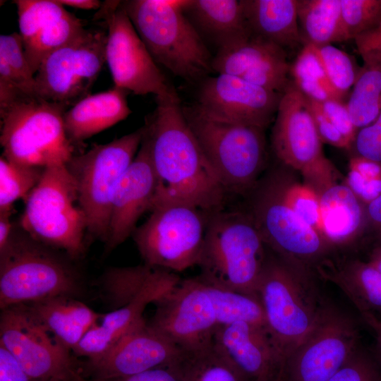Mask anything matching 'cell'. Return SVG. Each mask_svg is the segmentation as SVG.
Here are the masks:
<instances>
[{"label":"cell","instance_id":"cell-1","mask_svg":"<svg viewBox=\"0 0 381 381\" xmlns=\"http://www.w3.org/2000/svg\"><path fill=\"white\" fill-rule=\"evenodd\" d=\"M156 102L143 127L157 178L150 212L177 203L207 212L224 210L227 192L190 130L180 100L156 98Z\"/></svg>","mask_w":381,"mask_h":381},{"label":"cell","instance_id":"cell-2","mask_svg":"<svg viewBox=\"0 0 381 381\" xmlns=\"http://www.w3.org/2000/svg\"><path fill=\"white\" fill-rule=\"evenodd\" d=\"M34 239L18 224L0 250V308L66 296L81 298L85 285L73 260Z\"/></svg>","mask_w":381,"mask_h":381},{"label":"cell","instance_id":"cell-3","mask_svg":"<svg viewBox=\"0 0 381 381\" xmlns=\"http://www.w3.org/2000/svg\"><path fill=\"white\" fill-rule=\"evenodd\" d=\"M267 256L263 238L245 210L209 214L198 263L204 282L258 295Z\"/></svg>","mask_w":381,"mask_h":381},{"label":"cell","instance_id":"cell-4","mask_svg":"<svg viewBox=\"0 0 381 381\" xmlns=\"http://www.w3.org/2000/svg\"><path fill=\"white\" fill-rule=\"evenodd\" d=\"M183 1L128 0L121 5L156 63L195 83L213 71V56L184 14Z\"/></svg>","mask_w":381,"mask_h":381},{"label":"cell","instance_id":"cell-5","mask_svg":"<svg viewBox=\"0 0 381 381\" xmlns=\"http://www.w3.org/2000/svg\"><path fill=\"white\" fill-rule=\"evenodd\" d=\"M67 108L39 96L17 95L0 100L2 155L28 166L66 164L75 148L64 125Z\"/></svg>","mask_w":381,"mask_h":381},{"label":"cell","instance_id":"cell-6","mask_svg":"<svg viewBox=\"0 0 381 381\" xmlns=\"http://www.w3.org/2000/svg\"><path fill=\"white\" fill-rule=\"evenodd\" d=\"M257 294L266 329L284 362L313 327L325 301L313 277L299 272L268 248Z\"/></svg>","mask_w":381,"mask_h":381},{"label":"cell","instance_id":"cell-7","mask_svg":"<svg viewBox=\"0 0 381 381\" xmlns=\"http://www.w3.org/2000/svg\"><path fill=\"white\" fill-rule=\"evenodd\" d=\"M246 209L267 248L307 276L326 260L333 247L284 202L270 169L245 195Z\"/></svg>","mask_w":381,"mask_h":381},{"label":"cell","instance_id":"cell-8","mask_svg":"<svg viewBox=\"0 0 381 381\" xmlns=\"http://www.w3.org/2000/svg\"><path fill=\"white\" fill-rule=\"evenodd\" d=\"M184 116L205 158L227 193L246 195L265 172V128L216 121L195 107L182 106Z\"/></svg>","mask_w":381,"mask_h":381},{"label":"cell","instance_id":"cell-9","mask_svg":"<svg viewBox=\"0 0 381 381\" xmlns=\"http://www.w3.org/2000/svg\"><path fill=\"white\" fill-rule=\"evenodd\" d=\"M76 202V182L66 165L46 167L25 199L19 225L34 239L75 261L85 253L87 231L86 217Z\"/></svg>","mask_w":381,"mask_h":381},{"label":"cell","instance_id":"cell-10","mask_svg":"<svg viewBox=\"0 0 381 381\" xmlns=\"http://www.w3.org/2000/svg\"><path fill=\"white\" fill-rule=\"evenodd\" d=\"M143 138L142 127L109 143L95 145L85 153L73 155L66 164L76 182L87 231L105 243L115 190L138 153Z\"/></svg>","mask_w":381,"mask_h":381},{"label":"cell","instance_id":"cell-11","mask_svg":"<svg viewBox=\"0 0 381 381\" xmlns=\"http://www.w3.org/2000/svg\"><path fill=\"white\" fill-rule=\"evenodd\" d=\"M151 212L132 234L145 264L172 272L198 265L210 212L180 203Z\"/></svg>","mask_w":381,"mask_h":381},{"label":"cell","instance_id":"cell-12","mask_svg":"<svg viewBox=\"0 0 381 381\" xmlns=\"http://www.w3.org/2000/svg\"><path fill=\"white\" fill-rule=\"evenodd\" d=\"M271 145L277 160L298 171L318 194L335 183V170L323 153L309 99L291 80L278 105Z\"/></svg>","mask_w":381,"mask_h":381},{"label":"cell","instance_id":"cell-13","mask_svg":"<svg viewBox=\"0 0 381 381\" xmlns=\"http://www.w3.org/2000/svg\"><path fill=\"white\" fill-rule=\"evenodd\" d=\"M95 17L107 28L106 61L114 86L138 95L180 100L138 35L121 1H105Z\"/></svg>","mask_w":381,"mask_h":381},{"label":"cell","instance_id":"cell-14","mask_svg":"<svg viewBox=\"0 0 381 381\" xmlns=\"http://www.w3.org/2000/svg\"><path fill=\"white\" fill-rule=\"evenodd\" d=\"M356 320L325 302L313 327L284 362L282 381H327L361 347Z\"/></svg>","mask_w":381,"mask_h":381},{"label":"cell","instance_id":"cell-15","mask_svg":"<svg viewBox=\"0 0 381 381\" xmlns=\"http://www.w3.org/2000/svg\"><path fill=\"white\" fill-rule=\"evenodd\" d=\"M107 40L105 30L85 29L47 55L35 75L37 95L67 107L90 95L106 62Z\"/></svg>","mask_w":381,"mask_h":381},{"label":"cell","instance_id":"cell-16","mask_svg":"<svg viewBox=\"0 0 381 381\" xmlns=\"http://www.w3.org/2000/svg\"><path fill=\"white\" fill-rule=\"evenodd\" d=\"M0 344L35 380L46 381L79 371V363L72 352L42 325L25 303L1 310Z\"/></svg>","mask_w":381,"mask_h":381},{"label":"cell","instance_id":"cell-17","mask_svg":"<svg viewBox=\"0 0 381 381\" xmlns=\"http://www.w3.org/2000/svg\"><path fill=\"white\" fill-rule=\"evenodd\" d=\"M154 304L149 324L183 351L195 353L214 345L217 324L199 277L181 279Z\"/></svg>","mask_w":381,"mask_h":381},{"label":"cell","instance_id":"cell-18","mask_svg":"<svg viewBox=\"0 0 381 381\" xmlns=\"http://www.w3.org/2000/svg\"><path fill=\"white\" fill-rule=\"evenodd\" d=\"M282 96L240 78L217 74L201 82L194 105L213 120L266 128Z\"/></svg>","mask_w":381,"mask_h":381},{"label":"cell","instance_id":"cell-19","mask_svg":"<svg viewBox=\"0 0 381 381\" xmlns=\"http://www.w3.org/2000/svg\"><path fill=\"white\" fill-rule=\"evenodd\" d=\"M184 353L143 318L104 355L79 363V370L88 379L127 377L173 364Z\"/></svg>","mask_w":381,"mask_h":381},{"label":"cell","instance_id":"cell-20","mask_svg":"<svg viewBox=\"0 0 381 381\" xmlns=\"http://www.w3.org/2000/svg\"><path fill=\"white\" fill-rule=\"evenodd\" d=\"M19 35L25 55L35 75L44 59L80 35L83 20L57 0H15Z\"/></svg>","mask_w":381,"mask_h":381},{"label":"cell","instance_id":"cell-21","mask_svg":"<svg viewBox=\"0 0 381 381\" xmlns=\"http://www.w3.org/2000/svg\"><path fill=\"white\" fill-rule=\"evenodd\" d=\"M157 188V178L147 145L143 139L114 194L106 252H111L132 236L139 218L151 210Z\"/></svg>","mask_w":381,"mask_h":381},{"label":"cell","instance_id":"cell-22","mask_svg":"<svg viewBox=\"0 0 381 381\" xmlns=\"http://www.w3.org/2000/svg\"><path fill=\"white\" fill-rule=\"evenodd\" d=\"M214 344L248 381L281 377L284 360L265 327L247 322L219 325Z\"/></svg>","mask_w":381,"mask_h":381},{"label":"cell","instance_id":"cell-23","mask_svg":"<svg viewBox=\"0 0 381 381\" xmlns=\"http://www.w3.org/2000/svg\"><path fill=\"white\" fill-rule=\"evenodd\" d=\"M128 93L114 86L107 91L88 95L66 110L64 125L73 146L126 119L131 113L127 101Z\"/></svg>","mask_w":381,"mask_h":381},{"label":"cell","instance_id":"cell-24","mask_svg":"<svg viewBox=\"0 0 381 381\" xmlns=\"http://www.w3.org/2000/svg\"><path fill=\"white\" fill-rule=\"evenodd\" d=\"M182 8L201 37L218 50L251 37L241 0H183Z\"/></svg>","mask_w":381,"mask_h":381},{"label":"cell","instance_id":"cell-25","mask_svg":"<svg viewBox=\"0 0 381 381\" xmlns=\"http://www.w3.org/2000/svg\"><path fill=\"white\" fill-rule=\"evenodd\" d=\"M25 304L42 325L71 352L102 316L81 299L72 296H54Z\"/></svg>","mask_w":381,"mask_h":381},{"label":"cell","instance_id":"cell-26","mask_svg":"<svg viewBox=\"0 0 381 381\" xmlns=\"http://www.w3.org/2000/svg\"><path fill=\"white\" fill-rule=\"evenodd\" d=\"M181 279L172 272L144 264L109 268L100 283L104 299L115 310L145 294L169 291Z\"/></svg>","mask_w":381,"mask_h":381},{"label":"cell","instance_id":"cell-27","mask_svg":"<svg viewBox=\"0 0 381 381\" xmlns=\"http://www.w3.org/2000/svg\"><path fill=\"white\" fill-rule=\"evenodd\" d=\"M251 35L285 50L303 43L297 15V0H241Z\"/></svg>","mask_w":381,"mask_h":381},{"label":"cell","instance_id":"cell-28","mask_svg":"<svg viewBox=\"0 0 381 381\" xmlns=\"http://www.w3.org/2000/svg\"><path fill=\"white\" fill-rule=\"evenodd\" d=\"M317 274L339 287L361 314L381 313V273L368 262L329 259Z\"/></svg>","mask_w":381,"mask_h":381},{"label":"cell","instance_id":"cell-29","mask_svg":"<svg viewBox=\"0 0 381 381\" xmlns=\"http://www.w3.org/2000/svg\"><path fill=\"white\" fill-rule=\"evenodd\" d=\"M319 195L325 240L334 248L355 239L368 222L363 202L346 184L335 183Z\"/></svg>","mask_w":381,"mask_h":381},{"label":"cell","instance_id":"cell-30","mask_svg":"<svg viewBox=\"0 0 381 381\" xmlns=\"http://www.w3.org/2000/svg\"><path fill=\"white\" fill-rule=\"evenodd\" d=\"M167 292L150 293L123 307L102 314L98 322L86 333L72 353L87 361L100 358L143 318V312L148 304L154 303Z\"/></svg>","mask_w":381,"mask_h":381},{"label":"cell","instance_id":"cell-31","mask_svg":"<svg viewBox=\"0 0 381 381\" xmlns=\"http://www.w3.org/2000/svg\"><path fill=\"white\" fill-rule=\"evenodd\" d=\"M363 66L346 105L358 130L371 124L381 113V52L360 54Z\"/></svg>","mask_w":381,"mask_h":381},{"label":"cell","instance_id":"cell-32","mask_svg":"<svg viewBox=\"0 0 381 381\" xmlns=\"http://www.w3.org/2000/svg\"><path fill=\"white\" fill-rule=\"evenodd\" d=\"M297 15L303 44L343 42L341 0H297Z\"/></svg>","mask_w":381,"mask_h":381},{"label":"cell","instance_id":"cell-33","mask_svg":"<svg viewBox=\"0 0 381 381\" xmlns=\"http://www.w3.org/2000/svg\"><path fill=\"white\" fill-rule=\"evenodd\" d=\"M38 96L19 32L0 36V97Z\"/></svg>","mask_w":381,"mask_h":381},{"label":"cell","instance_id":"cell-34","mask_svg":"<svg viewBox=\"0 0 381 381\" xmlns=\"http://www.w3.org/2000/svg\"><path fill=\"white\" fill-rule=\"evenodd\" d=\"M202 282L212 303L217 326L247 322L266 328L262 306L258 295Z\"/></svg>","mask_w":381,"mask_h":381},{"label":"cell","instance_id":"cell-35","mask_svg":"<svg viewBox=\"0 0 381 381\" xmlns=\"http://www.w3.org/2000/svg\"><path fill=\"white\" fill-rule=\"evenodd\" d=\"M284 52L278 45L251 35L245 41L217 50L213 56L212 69L217 74L241 78L268 58Z\"/></svg>","mask_w":381,"mask_h":381},{"label":"cell","instance_id":"cell-36","mask_svg":"<svg viewBox=\"0 0 381 381\" xmlns=\"http://www.w3.org/2000/svg\"><path fill=\"white\" fill-rule=\"evenodd\" d=\"M290 76L298 90L309 99L318 102L332 99L342 100L331 85L322 63L312 44H303L291 65Z\"/></svg>","mask_w":381,"mask_h":381},{"label":"cell","instance_id":"cell-37","mask_svg":"<svg viewBox=\"0 0 381 381\" xmlns=\"http://www.w3.org/2000/svg\"><path fill=\"white\" fill-rule=\"evenodd\" d=\"M183 381H248L215 347L184 353L177 361Z\"/></svg>","mask_w":381,"mask_h":381},{"label":"cell","instance_id":"cell-38","mask_svg":"<svg viewBox=\"0 0 381 381\" xmlns=\"http://www.w3.org/2000/svg\"><path fill=\"white\" fill-rule=\"evenodd\" d=\"M44 167L28 166L0 157V212H12L13 203L26 199L40 182Z\"/></svg>","mask_w":381,"mask_h":381},{"label":"cell","instance_id":"cell-39","mask_svg":"<svg viewBox=\"0 0 381 381\" xmlns=\"http://www.w3.org/2000/svg\"><path fill=\"white\" fill-rule=\"evenodd\" d=\"M343 42L373 30L381 23V0H341Z\"/></svg>","mask_w":381,"mask_h":381},{"label":"cell","instance_id":"cell-40","mask_svg":"<svg viewBox=\"0 0 381 381\" xmlns=\"http://www.w3.org/2000/svg\"><path fill=\"white\" fill-rule=\"evenodd\" d=\"M322 63L329 83L344 100L353 87L360 68L346 52L332 44L314 46Z\"/></svg>","mask_w":381,"mask_h":381},{"label":"cell","instance_id":"cell-41","mask_svg":"<svg viewBox=\"0 0 381 381\" xmlns=\"http://www.w3.org/2000/svg\"><path fill=\"white\" fill-rule=\"evenodd\" d=\"M345 184L368 204L381 193V164L358 155L351 157Z\"/></svg>","mask_w":381,"mask_h":381},{"label":"cell","instance_id":"cell-42","mask_svg":"<svg viewBox=\"0 0 381 381\" xmlns=\"http://www.w3.org/2000/svg\"><path fill=\"white\" fill-rule=\"evenodd\" d=\"M327 381H381V370L373 354L361 347Z\"/></svg>","mask_w":381,"mask_h":381},{"label":"cell","instance_id":"cell-43","mask_svg":"<svg viewBox=\"0 0 381 381\" xmlns=\"http://www.w3.org/2000/svg\"><path fill=\"white\" fill-rule=\"evenodd\" d=\"M353 145L356 155L381 164V113L371 124L358 130Z\"/></svg>","mask_w":381,"mask_h":381},{"label":"cell","instance_id":"cell-44","mask_svg":"<svg viewBox=\"0 0 381 381\" xmlns=\"http://www.w3.org/2000/svg\"><path fill=\"white\" fill-rule=\"evenodd\" d=\"M319 103L332 123L353 146L358 130L352 121L346 102L332 99Z\"/></svg>","mask_w":381,"mask_h":381},{"label":"cell","instance_id":"cell-45","mask_svg":"<svg viewBox=\"0 0 381 381\" xmlns=\"http://www.w3.org/2000/svg\"><path fill=\"white\" fill-rule=\"evenodd\" d=\"M309 102L314 123L322 143L339 148L350 149L352 145L332 123L322 111L320 103L311 99H309Z\"/></svg>","mask_w":381,"mask_h":381},{"label":"cell","instance_id":"cell-46","mask_svg":"<svg viewBox=\"0 0 381 381\" xmlns=\"http://www.w3.org/2000/svg\"><path fill=\"white\" fill-rule=\"evenodd\" d=\"M86 379V378H85ZM87 381H183L177 361L133 375L110 379H86Z\"/></svg>","mask_w":381,"mask_h":381},{"label":"cell","instance_id":"cell-47","mask_svg":"<svg viewBox=\"0 0 381 381\" xmlns=\"http://www.w3.org/2000/svg\"><path fill=\"white\" fill-rule=\"evenodd\" d=\"M0 381L44 380L30 377L11 352L0 344Z\"/></svg>","mask_w":381,"mask_h":381},{"label":"cell","instance_id":"cell-48","mask_svg":"<svg viewBox=\"0 0 381 381\" xmlns=\"http://www.w3.org/2000/svg\"><path fill=\"white\" fill-rule=\"evenodd\" d=\"M354 40L359 54L373 50L381 52V23Z\"/></svg>","mask_w":381,"mask_h":381},{"label":"cell","instance_id":"cell-49","mask_svg":"<svg viewBox=\"0 0 381 381\" xmlns=\"http://www.w3.org/2000/svg\"><path fill=\"white\" fill-rule=\"evenodd\" d=\"M361 315L364 322L373 332L375 344L373 356L381 370V320L369 313H362Z\"/></svg>","mask_w":381,"mask_h":381},{"label":"cell","instance_id":"cell-50","mask_svg":"<svg viewBox=\"0 0 381 381\" xmlns=\"http://www.w3.org/2000/svg\"><path fill=\"white\" fill-rule=\"evenodd\" d=\"M365 212L368 222L375 231L378 245H381V193L367 204Z\"/></svg>","mask_w":381,"mask_h":381},{"label":"cell","instance_id":"cell-51","mask_svg":"<svg viewBox=\"0 0 381 381\" xmlns=\"http://www.w3.org/2000/svg\"><path fill=\"white\" fill-rule=\"evenodd\" d=\"M11 212H0V250L7 244L14 224L10 220Z\"/></svg>","mask_w":381,"mask_h":381},{"label":"cell","instance_id":"cell-52","mask_svg":"<svg viewBox=\"0 0 381 381\" xmlns=\"http://www.w3.org/2000/svg\"><path fill=\"white\" fill-rule=\"evenodd\" d=\"M64 6H67L83 10L99 9L102 3L97 0H57Z\"/></svg>","mask_w":381,"mask_h":381},{"label":"cell","instance_id":"cell-53","mask_svg":"<svg viewBox=\"0 0 381 381\" xmlns=\"http://www.w3.org/2000/svg\"><path fill=\"white\" fill-rule=\"evenodd\" d=\"M368 262L381 273V245L373 249L369 255Z\"/></svg>","mask_w":381,"mask_h":381},{"label":"cell","instance_id":"cell-54","mask_svg":"<svg viewBox=\"0 0 381 381\" xmlns=\"http://www.w3.org/2000/svg\"><path fill=\"white\" fill-rule=\"evenodd\" d=\"M48 381H87L86 379L82 375L80 370L69 375L54 377Z\"/></svg>","mask_w":381,"mask_h":381},{"label":"cell","instance_id":"cell-55","mask_svg":"<svg viewBox=\"0 0 381 381\" xmlns=\"http://www.w3.org/2000/svg\"><path fill=\"white\" fill-rule=\"evenodd\" d=\"M274 381H282V380H281V378H279V379H277V380H276Z\"/></svg>","mask_w":381,"mask_h":381}]
</instances>
